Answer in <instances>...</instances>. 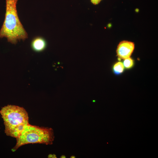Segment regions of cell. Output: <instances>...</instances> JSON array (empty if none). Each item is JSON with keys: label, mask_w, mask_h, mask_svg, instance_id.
Here are the masks:
<instances>
[{"label": "cell", "mask_w": 158, "mask_h": 158, "mask_svg": "<svg viewBox=\"0 0 158 158\" xmlns=\"http://www.w3.org/2000/svg\"><path fill=\"white\" fill-rule=\"evenodd\" d=\"M54 138V131L51 128L29 124L16 138V143L11 150L13 152H15L21 146L28 144L51 145Z\"/></svg>", "instance_id": "3"}, {"label": "cell", "mask_w": 158, "mask_h": 158, "mask_svg": "<svg viewBox=\"0 0 158 158\" xmlns=\"http://www.w3.org/2000/svg\"><path fill=\"white\" fill-rule=\"evenodd\" d=\"M102 0H90L91 3L94 5L98 4Z\"/></svg>", "instance_id": "8"}, {"label": "cell", "mask_w": 158, "mask_h": 158, "mask_svg": "<svg viewBox=\"0 0 158 158\" xmlns=\"http://www.w3.org/2000/svg\"><path fill=\"white\" fill-rule=\"evenodd\" d=\"M135 48L134 43L127 40L121 41L117 46L116 50L118 61L130 57Z\"/></svg>", "instance_id": "4"}, {"label": "cell", "mask_w": 158, "mask_h": 158, "mask_svg": "<svg viewBox=\"0 0 158 158\" xmlns=\"http://www.w3.org/2000/svg\"><path fill=\"white\" fill-rule=\"evenodd\" d=\"M125 68L123 62L120 61L115 62L112 67V71L114 74L119 75L122 74L124 71Z\"/></svg>", "instance_id": "6"}, {"label": "cell", "mask_w": 158, "mask_h": 158, "mask_svg": "<svg viewBox=\"0 0 158 158\" xmlns=\"http://www.w3.org/2000/svg\"><path fill=\"white\" fill-rule=\"evenodd\" d=\"M123 62L125 68L129 70L132 68L135 63L134 60L130 57L123 59Z\"/></svg>", "instance_id": "7"}, {"label": "cell", "mask_w": 158, "mask_h": 158, "mask_svg": "<svg viewBox=\"0 0 158 158\" xmlns=\"http://www.w3.org/2000/svg\"><path fill=\"white\" fill-rule=\"evenodd\" d=\"M0 114L7 136L16 138L29 124L28 113L23 107L8 105L1 108Z\"/></svg>", "instance_id": "2"}, {"label": "cell", "mask_w": 158, "mask_h": 158, "mask_svg": "<svg viewBox=\"0 0 158 158\" xmlns=\"http://www.w3.org/2000/svg\"><path fill=\"white\" fill-rule=\"evenodd\" d=\"M18 0H6L4 21L0 30V38L5 37L8 42L16 44L18 40H25L28 35L18 17L16 4Z\"/></svg>", "instance_id": "1"}, {"label": "cell", "mask_w": 158, "mask_h": 158, "mask_svg": "<svg viewBox=\"0 0 158 158\" xmlns=\"http://www.w3.org/2000/svg\"><path fill=\"white\" fill-rule=\"evenodd\" d=\"M46 44V42L44 38L41 37H37L32 40L31 46L34 51L40 52L45 48Z\"/></svg>", "instance_id": "5"}]
</instances>
